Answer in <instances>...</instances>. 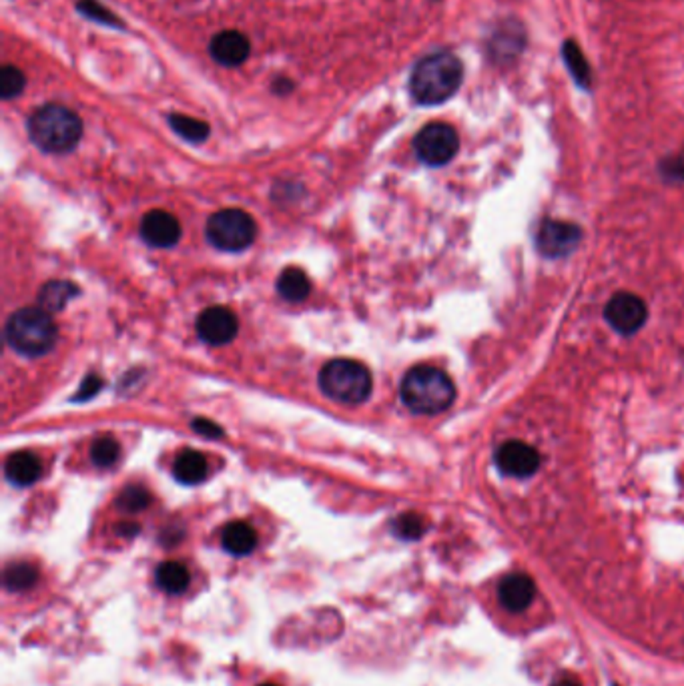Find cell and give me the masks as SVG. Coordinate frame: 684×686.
<instances>
[{
  "label": "cell",
  "mask_w": 684,
  "mask_h": 686,
  "mask_svg": "<svg viewBox=\"0 0 684 686\" xmlns=\"http://www.w3.org/2000/svg\"><path fill=\"white\" fill-rule=\"evenodd\" d=\"M464 67L460 59L448 50H437L424 57L411 70L410 93L419 104L446 103L460 89Z\"/></svg>",
  "instance_id": "obj_1"
},
{
  "label": "cell",
  "mask_w": 684,
  "mask_h": 686,
  "mask_svg": "<svg viewBox=\"0 0 684 686\" xmlns=\"http://www.w3.org/2000/svg\"><path fill=\"white\" fill-rule=\"evenodd\" d=\"M400 398L410 411L419 416H436L448 410L455 400L452 377L434 366H416L403 375Z\"/></svg>",
  "instance_id": "obj_2"
},
{
  "label": "cell",
  "mask_w": 684,
  "mask_h": 686,
  "mask_svg": "<svg viewBox=\"0 0 684 686\" xmlns=\"http://www.w3.org/2000/svg\"><path fill=\"white\" fill-rule=\"evenodd\" d=\"M29 137L40 151L45 153H68L78 145L83 137V121L71 109L63 104H42L29 117Z\"/></svg>",
  "instance_id": "obj_3"
},
{
  "label": "cell",
  "mask_w": 684,
  "mask_h": 686,
  "mask_svg": "<svg viewBox=\"0 0 684 686\" xmlns=\"http://www.w3.org/2000/svg\"><path fill=\"white\" fill-rule=\"evenodd\" d=\"M57 336L55 320L40 307H24V310L14 311L4 328L6 343L24 357L49 354L55 348Z\"/></svg>",
  "instance_id": "obj_4"
},
{
  "label": "cell",
  "mask_w": 684,
  "mask_h": 686,
  "mask_svg": "<svg viewBox=\"0 0 684 686\" xmlns=\"http://www.w3.org/2000/svg\"><path fill=\"white\" fill-rule=\"evenodd\" d=\"M320 388L328 398L357 406L370 398L374 380L370 369L356 359H331L320 372Z\"/></svg>",
  "instance_id": "obj_5"
},
{
  "label": "cell",
  "mask_w": 684,
  "mask_h": 686,
  "mask_svg": "<svg viewBox=\"0 0 684 686\" xmlns=\"http://www.w3.org/2000/svg\"><path fill=\"white\" fill-rule=\"evenodd\" d=\"M205 233L213 248L237 253L248 249L256 241L257 225L253 217L241 209H223L209 217Z\"/></svg>",
  "instance_id": "obj_6"
},
{
  "label": "cell",
  "mask_w": 684,
  "mask_h": 686,
  "mask_svg": "<svg viewBox=\"0 0 684 686\" xmlns=\"http://www.w3.org/2000/svg\"><path fill=\"white\" fill-rule=\"evenodd\" d=\"M460 139L455 129L446 122H429L414 139L418 159L429 167L450 163L458 153Z\"/></svg>",
  "instance_id": "obj_7"
},
{
  "label": "cell",
  "mask_w": 684,
  "mask_h": 686,
  "mask_svg": "<svg viewBox=\"0 0 684 686\" xmlns=\"http://www.w3.org/2000/svg\"><path fill=\"white\" fill-rule=\"evenodd\" d=\"M604 318H607L610 328L618 331L620 336H633V333H636L646 323L648 307L643 297L622 292L614 295L607 303Z\"/></svg>",
  "instance_id": "obj_8"
},
{
  "label": "cell",
  "mask_w": 684,
  "mask_h": 686,
  "mask_svg": "<svg viewBox=\"0 0 684 686\" xmlns=\"http://www.w3.org/2000/svg\"><path fill=\"white\" fill-rule=\"evenodd\" d=\"M580 239L582 231L578 225L558 221V219H546L538 229L536 245L546 257H566L578 248Z\"/></svg>",
  "instance_id": "obj_9"
},
{
  "label": "cell",
  "mask_w": 684,
  "mask_h": 686,
  "mask_svg": "<svg viewBox=\"0 0 684 686\" xmlns=\"http://www.w3.org/2000/svg\"><path fill=\"white\" fill-rule=\"evenodd\" d=\"M496 465L500 472L510 478H530L540 468V454L534 446L512 439V442L502 444L496 450Z\"/></svg>",
  "instance_id": "obj_10"
},
{
  "label": "cell",
  "mask_w": 684,
  "mask_h": 686,
  "mask_svg": "<svg viewBox=\"0 0 684 686\" xmlns=\"http://www.w3.org/2000/svg\"><path fill=\"white\" fill-rule=\"evenodd\" d=\"M239 321L230 307H209L197 320V333L209 346H225L237 338Z\"/></svg>",
  "instance_id": "obj_11"
},
{
  "label": "cell",
  "mask_w": 684,
  "mask_h": 686,
  "mask_svg": "<svg viewBox=\"0 0 684 686\" xmlns=\"http://www.w3.org/2000/svg\"><path fill=\"white\" fill-rule=\"evenodd\" d=\"M141 237L151 248H173V245H177L181 239V223L169 211L153 209L143 217Z\"/></svg>",
  "instance_id": "obj_12"
},
{
  "label": "cell",
  "mask_w": 684,
  "mask_h": 686,
  "mask_svg": "<svg viewBox=\"0 0 684 686\" xmlns=\"http://www.w3.org/2000/svg\"><path fill=\"white\" fill-rule=\"evenodd\" d=\"M209 52L223 67H241L251 55V42L239 31L217 32L209 45Z\"/></svg>",
  "instance_id": "obj_13"
},
{
  "label": "cell",
  "mask_w": 684,
  "mask_h": 686,
  "mask_svg": "<svg viewBox=\"0 0 684 686\" xmlns=\"http://www.w3.org/2000/svg\"><path fill=\"white\" fill-rule=\"evenodd\" d=\"M536 596V586L534 580L526 574H510L506 576L498 586L500 604L510 612H522L532 604Z\"/></svg>",
  "instance_id": "obj_14"
},
{
  "label": "cell",
  "mask_w": 684,
  "mask_h": 686,
  "mask_svg": "<svg viewBox=\"0 0 684 686\" xmlns=\"http://www.w3.org/2000/svg\"><path fill=\"white\" fill-rule=\"evenodd\" d=\"M4 476L14 486H32L42 476V462L32 452H16L8 456L4 462Z\"/></svg>",
  "instance_id": "obj_15"
},
{
  "label": "cell",
  "mask_w": 684,
  "mask_h": 686,
  "mask_svg": "<svg viewBox=\"0 0 684 686\" xmlns=\"http://www.w3.org/2000/svg\"><path fill=\"white\" fill-rule=\"evenodd\" d=\"M78 293L81 292L71 281H49L39 292L37 303L42 311L52 315L63 311L75 297H78Z\"/></svg>",
  "instance_id": "obj_16"
},
{
  "label": "cell",
  "mask_w": 684,
  "mask_h": 686,
  "mask_svg": "<svg viewBox=\"0 0 684 686\" xmlns=\"http://www.w3.org/2000/svg\"><path fill=\"white\" fill-rule=\"evenodd\" d=\"M209 465L205 456L197 450H183L173 464V474L185 486H197L207 478Z\"/></svg>",
  "instance_id": "obj_17"
},
{
  "label": "cell",
  "mask_w": 684,
  "mask_h": 686,
  "mask_svg": "<svg viewBox=\"0 0 684 686\" xmlns=\"http://www.w3.org/2000/svg\"><path fill=\"white\" fill-rule=\"evenodd\" d=\"M257 544V534L248 522H231L223 530V548L233 556H245L253 552Z\"/></svg>",
  "instance_id": "obj_18"
},
{
  "label": "cell",
  "mask_w": 684,
  "mask_h": 686,
  "mask_svg": "<svg viewBox=\"0 0 684 686\" xmlns=\"http://www.w3.org/2000/svg\"><path fill=\"white\" fill-rule=\"evenodd\" d=\"M277 292L284 299H287V302H303L311 292L310 277H307L302 269L287 267L277 279Z\"/></svg>",
  "instance_id": "obj_19"
},
{
  "label": "cell",
  "mask_w": 684,
  "mask_h": 686,
  "mask_svg": "<svg viewBox=\"0 0 684 686\" xmlns=\"http://www.w3.org/2000/svg\"><path fill=\"white\" fill-rule=\"evenodd\" d=\"M157 582H159V586L165 592L177 594L189 586L191 574L185 564L169 560V562H163V564L157 568Z\"/></svg>",
  "instance_id": "obj_20"
},
{
  "label": "cell",
  "mask_w": 684,
  "mask_h": 686,
  "mask_svg": "<svg viewBox=\"0 0 684 686\" xmlns=\"http://www.w3.org/2000/svg\"><path fill=\"white\" fill-rule=\"evenodd\" d=\"M169 125L175 133L189 140V143H203V140L209 137L207 122L187 117V114H179V113L169 114Z\"/></svg>",
  "instance_id": "obj_21"
},
{
  "label": "cell",
  "mask_w": 684,
  "mask_h": 686,
  "mask_svg": "<svg viewBox=\"0 0 684 686\" xmlns=\"http://www.w3.org/2000/svg\"><path fill=\"white\" fill-rule=\"evenodd\" d=\"M121 456V446L112 436L96 438L91 446V460L99 468H111L115 465Z\"/></svg>",
  "instance_id": "obj_22"
},
{
  "label": "cell",
  "mask_w": 684,
  "mask_h": 686,
  "mask_svg": "<svg viewBox=\"0 0 684 686\" xmlns=\"http://www.w3.org/2000/svg\"><path fill=\"white\" fill-rule=\"evenodd\" d=\"M26 86V77L19 67L4 65L0 70V95L4 101H11L14 96H19Z\"/></svg>",
  "instance_id": "obj_23"
},
{
  "label": "cell",
  "mask_w": 684,
  "mask_h": 686,
  "mask_svg": "<svg viewBox=\"0 0 684 686\" xmlns=\"http://www.w3.org/2000/svg\"><path fill=\"white\" fill-rule=\"evenodd\" d=\"M564 60H566L570 73H572V77L576 78V81L580 83L582 86H589V83H590V68H589V63H586L582 50L576 47V42H570L568 41L566 45H564Z\"/></svg>",
  "instance_id": "obj_24"
},
{
  "label": "cell",
  "mask_w": 684,
  "mask_h": 686,
  "mask_svg": "<svg viewBox=\"0 0 684 686\" xmlns=\"http://www.w3.org/2000/svg\"><path fill=\"white\" fill-rule=\"evenodd\" d=\"M151 502V496L148 492L141 486H127L121 492L117 498V506L122 510V512H141Z\"/></svg>",
  "instance_id": "obj_25"
},
{
  "label": "cell",
  "mask_w": 684,
  "mask_h": 686,
  "mask_svg": "<svg viewBox=\"0 0 684 686\" xmlns=\"http://www.w3.org/2000/svg\"><path fill=\"white\" fill-rule=\"evenodd\" d=\"M393 530H396L400 538L418 540L419 536L426 532V520L424 516L414 514V512L401 514L396 518V522H393Z\"/></svg>",
  "instance_id": "obj_26"
},
{
  "label": "cell",
  "mask_w": 684,
  "mask_h": 686,
  "mask_svg": "<svg viewBox=\"0 0 684 686\" xmlns=\"http://www.w3.org/2000/svg\"><path fill=\"white\" fill-rule=\"evenodd\" d=\"M34 578H37V570H34L31 564H24V562H21V564L8 566L6 574H4L6 586L13 588V591H22V588H29L34 582Z\"/></svg>",
  "instance_id": "obj_27"
},
{
  "label": "cell",
  "mask_w": 684,
  "mask_h": 686,
  "mask_svg": "<svg viewBox=\"0 0 684 686\" xmlns=\"http://www.w3.org/2000/svg\"><path fill=\"white\" fill-rule=\"evenodd\" d=\"M78 11H81L85 16H89V19L101 23V24L122 26V23L117 21L115 14L107 11V8H103L99 3H94V0H81V3H78Z\"/></svg>",
  "instance_id": "obj_28"
},
{
  "label": "cell",
  "mask_w": 684,
  "mask_h": 686,
  "mask_svg": "<svg viewBox=\"0 0 684 686\" xmlns=\"http://www.w3.org/2000/svg\"><path fill=\"white\" fill-rule=\"evenodd\" d=\"M191 428L195 429L197 434L205 436V438H221L223 436V429L219 428L215 421L212 420H205V418H197L191 421Z\"/></svg>",
  "instance_id": "obj_29"
},
{
  "label": "cell",
  "mask_w": 684,
  "mask_h": 686,
  "mask_svg": "<svg viewBox=\"0 0 684 686\" xmlns=\"http://www.w3.org/2000/svg\"><path fill=\"white\" fill-rule=\"evenodd\" d=\"M101 388H103V382L99 380V377H96V375H89V377H86V380H85V384L81 385V390H78V393H76V398H75V400H89V398H93L94 393H99Z\"/></svg>",
  "instance_id": "obj_30"
},
{
  "label": "cell",
  "mask_w": 684,
  "mask_h": 686,
  "mask_svg": "<svg viewBox=\"0 0 684 686\" xmlns=\"http://www.w3.org/2000/svg\"><path fill=\"white\" fill-rule=\"evenodd\" d=\"M271 91H274L279 96H285V95H289V93L293 91V83L289 81V78H285V77H279V78H275L274 85H271Z\"/></svg>",
  "instance_id": "obj_31"
},
{
  "label": "cell",
  "mask_w": 684,
  "mask_h": 686,
  "mask_svg": "<svg viewBox=\"0 0 684 686\" xmlns=\"http://www.w3.org/2000/svg\"><path fill=\"white\" fill-rule=\"evenodd\" d=\"M666 177H674V179H682L684 177V163L682 161H669L666 163Z\"/></svg>",
  "instance_id": "obj_32"
},
{
  "label": "cell",
  "mask_w": 684,
  "mask_h": 686,
  "mask_svg": "<svg viewBox=\"0 0 684 686\" xmlns=\"http://www.w3.org/2000/svg\"><path fill=\"white\" fill-rule=\"evenodd\" d=\"M552 686H580V682H578L576 679H562V681H558L556 684H552Z\"/></svg>",
  "instance_id": "obj_33"
},
{
  "label": "cell",
  "mask_w": 684,
  "mask_h": 686,
  "mask_svg": "<svg viewBox=\"0 0 684 686\" xmlns=\"http://www.w3.org/2000/svg\"><path fill=\"white\" fill-rule=\"evenodd\" d=\"M261 686H275V684H261Z\"/></svg>",
  "instance_id": "obj_34"
}]
</instances>
